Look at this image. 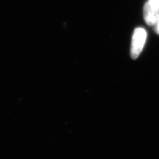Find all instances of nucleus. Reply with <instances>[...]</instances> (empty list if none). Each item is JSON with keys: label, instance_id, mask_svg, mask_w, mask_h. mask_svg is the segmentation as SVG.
Instances as JSON below:
<instances>
[{"label": "nucleus", "instance_id": "nucleus-1", "mask_svg": "<svg viewBox=\"0 0 159 159\" xmlns=\"http://www.w3.org/2000/svg\"><path fill=\"white\" fill-rule=\"evenodd\" d=\"M147 38V33L144 29L136 28L134 30L131 45V57L136 59L142 52Z\"/></svg>", "mask_w": 159, "mask_h": 159}, {"label": "nucleus", "instance_id": "nucleus-2", "mask_svg": "<svg viewBox=\"0 0 159 159\" xmlns=\"http://www.w3.org/2000/svg\"><path fill=\"white\" fill-rule=\"evenodd\" d=\"M144 16L147 24L156 25L159 19V0H148L144 7Z\"/></svg>", "mask_w": 159, "mask_h": 159}, {"label": "nucleus", "instance_id": "nucleus-3", "mask_svg": "<svg viewBox=\"0 0 159 159\" xmlns=\"http://www.w3.org/2000/svg\"><path fill=\"white\" fill-rule=\"evenodd\" d=\"M156 33H158V34H159V19H158V21H157V23L156 24Z\"/></svg>", "mask_w": 159, "mask_h": 159}]
</instances>
